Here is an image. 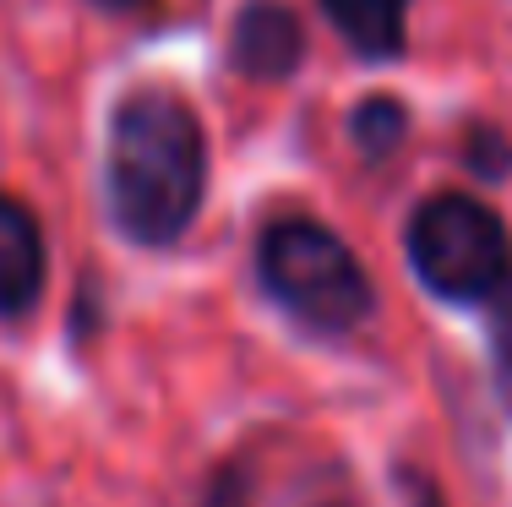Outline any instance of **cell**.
<instances>
[{
    "label": "cell",
    "mask_w": 512,
    "mask_h": 507,
    "mask_svg": "<svg viewBox=\"0 0 512 507\" xmlns=\"http://www.w3.org/2000/svg\"><path fill=\"white\" fill-rule=\"evenodd\" d=\"M104 191L115 229L148 251L180 246L207 197V137L175 88H131L109 115Z\"/></svg>",
    "instance_id": "1"
},
{
    "label": "cell",
    "mask_w": 512,
    "mask_h": 507,
    "mask_svg": "<svg viewBox=\"0 0 512 507\" xmlns=\"http://www.w3.org/2000/svg\"><path fill=\"white\" fill-rule=\"evenodd\" d=\"M256 279L284 317L327 338L355 333L376 311L371 273L360 268L349 240L306 213H284L256 235Z\"/></svg>",
    "instance_id": "2"
},
{
    "label": "cell",
    "mask_w": 512,
    "mask_h": 507,
    "mask_svg": "<svg viewBox=\"0 0 512 507\" xmlns=\"http://www.w3.org/2000/svg\"><path fill=\"white\" fill-rule=\"evenodd\" d=\"M414 279L447 306H491L512 289V235L502 213L480 197L442 191L414 208L404 229Z\"/></svg>",
    "instance_id": "3"
},
{
    "label": "cell",
    "mask_w": 512,
    "mask_h": 507,
    "mask_svg": "<svg viewBox=\"0 0 512 507\" xmlns=\"http://www.w3.org/2000/svg\"><path fill=\"white\" fill-rule=\"evenodd\" d=\"M306 60V28L284 0H246L229 22V66L246 82H289Z\"/></svg>",
    "instance_id": "4"
},
{
    "label": "cell",
    "mask_w": 512,
    "mask_h": 507,
    "mask_svg": "<svg viewBox=\"0 0 512 507\" xmlns=\"http://www.w3.org/2000/svg\"><path fill=\"white\" fill-rule=\"evenodd\" d=\"M50 284V246L44 229L28 213V202L0 191V317H22L39 306Z\"/></svg>",
    "instance_id": "5"
},
{
    "label": "cell",
    "mask_w": 512,
    "mask_h": 507,
    "mask_svg": "<svg viewBox=\"0 0 512 507\" xmlns=\"http://www.w3.org/2000/svg\"><path fill=\"white\" fill-rule=\"evenodd\" d=\"M409 6L414 0H322V17L360 60H398Z\"/></svg>",
    "instance_id": "6"
},
{
    "label": "cell",
    "mask_w": 512,
    "mask_h": 507,
    "mask_svg": "<svg viewBox=\"0 0 512 507\" xmlns=\"http://www.w3.org/2000/svg\"><path fill=\"white\" fill-rule=\"evenodd\" d=\"M404 137H409V110H404L398 99H387V93H371V99H360L355 115H349V142L360 148L365 164L393 159Z\"/></svg>",
    "instance_id": "7"
},
{
    "label": "cell",
    "mask_w": 512,
    "mask_h": 507,
    "mask_svg": "<svg viewBox=\"0 0 512 507\" xmlns=\"http://www.w3.org/2000/svg\"><path fill=\"white\" fill-rule=\"evenodd\" d=\"M463 164L474 169L480 180H507L512 175V142L502 126H469L463 131Z\"/></svg>",
    "instance_id": "8"
},
{
    "label": "cell",
    "mask_w": 512,
    "mask_h": 507,
    "mask_svg": "<svg viewBox=\"0 0 512 507\" xmlns=\"http://www.w3.org/2000/svg\"><path fill=\"white\" fill-rule=\"evenodd\" d=\"M99 6H142V0H99Z\"/></svg>",
    "instance_id": "9"
}]
</instances>
